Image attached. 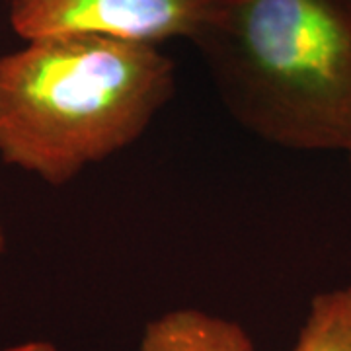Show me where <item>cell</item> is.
<instances>
[{"label": "cell", "instance_id": "cell-2", "mask_svg": "<svg viewBox=\"0 0 351 351\" xmlns=\"http://www.w3.org/2000/svg\"><path fill=\"white\" fill-rule=\"evenodd\" d=\"M191 43L252 135L293 151H350V0H217Z\"/></svg>", "mask_w": 351, "mask_h": 351}, {"label": "cell", "instance_id": "cell-8", "mask_svg": "<svg viewBox=\"0 0 351 351\" xmlns=\"http://www.w3.org/2000/svg\"><path fill=\"white\" fill-rule=\"evenodd\" d=\"M346 154H348V158H350V168H351V149L348 152H346Z\"/></svg>", "mask_w": 351, "mask_h": 351}, {"label": "cell", "instance_id": "cell-4", "mask_svg": "<svg viewBox=\"0 0 351 351\" xmlns=\"http://www.w3.org/2000/svg\"><path fill=\"white\" fill-rule=\"evenodd\" d=\"M138 351H256L239 322L197 308H176L152 318Z\"/></svg>", "mask_w": 351, "mask_h": 351}, {"label": "cell", "instance_id": "cell-1", "mask_svg": "<svg viewBox=\"0 0 351 351\" xmlns=\"http://www.w3.org/2000/svg\"><path fill=\"white\" fill-rule=\"evenodd\" d=\"M176 90L158 45L51 36L0 57V160L51 186L133 145Z\"/></svg>", "mask_w": 351, "mask_h": 351}, {"label": "cell", "instance_id": "cell-3", "mask_svg": "<svg viewBox=\"0 0 351 351\" xmlns=\"http://www.w3.org/2000/svg\"><path fill=\"white\" fill-rule=\"evenodd\" d=\"M217 0H10V25L24 39L101 38L158 45L197 38Z\"/></svg>", "mask_w": 351, "mask_h": 351}, {"label": "cell", "instance_id": "cell-9", "mask_svg": "<svg viewBox=\"0 0 351 351\" xmlns=\"http://www.w3.org/2000/svg\"><path fill=\"white\" fill-rule=\"evenodd\" d=\"M350 2H351V0H350Z\"/></svg>", "mask_w": 351, "mask_h": 351}, {"label": "cell", "instance_id": "cell-6", "mask_svg": "<svg viewBox=\"0 0 351 351\" xmlns=\"http://www.w3.org/2000/svg\"><path fill=\"white\" fill-rule=\"evenodd\" d=\"M0 351H59L55 343L51 341H43V339H32V341H24V343H16V346H8L2 348Z\"/></svg>", "mask_w": 351, "mask_h": 351}, {"label": "cell", "instance_id": "cell-7", "mask_svg": "<svg viewBox=\"0 0 351 351\" xmlns=\"http://www.w3.org/2000/svg\"><path fill=\"white\" fill-rule=\"evenodd\" d=\"M6 248V234H4V228H2V221H0V256Z\"/></svg>", "mask_w": 351, "mask_h": 351}, {"label": "cell", "instance_id": "cell-5", "mask_svg": "<svg viewBox=\"0 0 351 351\" xmlns=\"http://www.w3.org/2000/svg\"><path fill=\"white\" fill-rule=\"evenodd\" d=\"M293 351H351V285L314 295Z\"/></svg>", "mask_w": 351, "mask_h": 351}]
</instances>
